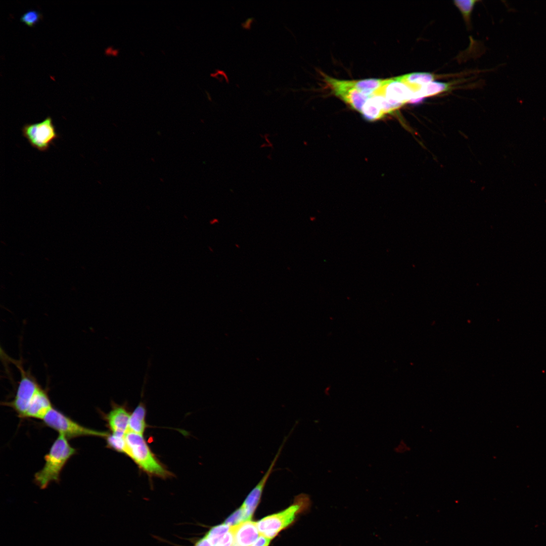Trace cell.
Listing matches in <instances>:
<instances>
[{
    "instance_id": "obj_1",
    "label": "cell",
    "mask_w": 546,
    "mask_h": 546,
    "mask_svg": "<svg viewBox=\"0 0 546 546\" xmlns=\"http://www.w3.org/2000/svg\"><path fill=\"white\" fill-rule=\"evenodd\" d=\"M62 434H59L44 457V464L34 477L35 484L41 489L53 482H59L60 474L68 460L76 453V449Z\"/></svg>"
},
{
    "instance_id": "obj_2",
    "label": "cell",
    "mask_w": 546,
    "mask_h": 546,
    "mask_svg": "<svg viewBox=\"0 0 546 546\" xmlns=\"http://www.w3.org/2000/svg\"><path fill=\"white\" fill-rule=\"evenodd\" d=\"M126 456L150 477L166 479L172 476L152 451L143 435L128 431L125 435Z\"/></svg>"
},
{
    "instance_id": "obj_3",
    "label": "cell",
    "mask_w": 546,
    "mask_h": 546,
    "mask_svg": "<svg viewBox=\"0 0 546 546\" xmlns=\"http://www.w3.org/2000/svg\"><path fill=\"white\" fill-rule=\"evenodd\" d=\"M309 504L310 499L307 495H298L295 498L294 503L287 509L265 517L257 522L260 534L270 539L274 538L280 531L290 525L294 520L296 515Z\"/></svg>"
},
{
    "instance_id": "obj_4",
    "label": "cell",
    "mask_w": 546,
    "mask_h": 546,
    "mask_svg": "<svg viewBox=\"0 0 546 546\" xmlns=\"http://www.w3.org/2000/svg\"><path fill=\"white\" fill-rule=\"evenodd\" d=\"M48 427L63 435L68 439L84 436L104 437L109 433L83 426L53 407L42 420Z\"/></svg>"
},
{
    "instance_id": "obj_5",
    "label": "cell",
    "mask_w": 546,
    "mask_h": 546,
    "mask_svg": "<svg viewBox=\"0 0 546 546\" xmlns=\"http://www.w3.org/2000/svg\"><path fill=\"white\" fill-rule=\"evenodd\" d=\"M13 361L19 370L20 379L14 398L11 401L4 402L3 404L12 408L19 417L24 418L30 403L42 387L30 372L24 369L20 361Z\"/></svg>"
},
{
    "instance_id": "obj_6",
    "label": "cell",
    "mask_w": 546,
    "mask_h": 546,
    "mask_svg": "<svg viewBox=\"0 0 546 546\" xmlns=\"http://www.w3.org/2000/svg\"><path fill=\"white\" fill-rule=\"evenodd\" d=\"M21 131L32 147L43 152L47 151L54 145V141L60 137L50 116L39 122L25 124Z\"/></svg>"
},
{
    "instance_id": "obj_7",
    "label": "cell",
    "mask_w": 546,
    "mask_h": 546,
    "mask_svg": "<svg viewBox=\"0 0 546 546\" xmlns=\"http://www.w3.org/2000/svg\"><path fill=\"white\" fill-rule=\"evenodd\" d=\"M325 81L334 94L350 106L353 109L360 112L363 105L370 96L359 92L356 89L347 85L344 80L324 76Z\"/></svg>"
},
{
    "instance_id": "obj_8",
    "label": "cell",
    "mask_w": 546,
    "mask_h": 546,
    "mask_svg": "<svg viewBox=\"0 0 546 546\" xmlns=\"http://www.w3.org/2000/svg\"><path fill=\"white\" fill-rule=\"evenodd\" d=\"M414 92L406 84L395 78L387 79L384 84L373 95L385 97L398 108L413 98Z\"/></svg>"
},
{
    "instance_id": "obj_9",
    "label": "cell",
    "mask_w": 546,
    "mask_h": 546,
    "mask_svg": "<svg viewBox=\"0 0 546 546\" xmlns=\"http://www.w3.org/2000/svg\"><path fill=\"white\" fill-rule=\"evenodd\" d=\"M111 409L103 417L112 434L124 436L128 430L130 414L125 403L120 405L111 402Z\"/></svg>"
},
{
    "instance_id": "obj_10",
    "label": "cell",
    "mask_w": 546,
    "mask_h": 546,
    "mask_svg": "<svg viewBox=\"0 0 546 546\" xmlns=\"http://www.w3.org/2000/svg\"><path fill=\"white\" fill-rule=\"evenodd\" d=\"M281 450V447L280 448V450L277 453L274 460L272 461L266 472L264 474V476L255 487L249 493L242 505V506L245 512L247 521L250 520L254 511L259 503L263 488L273 470V468L279 456Z\"/></svg>"
},
{
    "instance_id": "obj_11",
    "label": "cell",
    "mask_w": 546,
    "mask_h": 546,
    "mask_svg": "<svg viewBox=\"0 0 546 546\" xmlns=\"http://www.w3.org/2000/svg\"><path fill=\"white\" fill-rule=\"evenodd\" d=\"M231 527L233 533L231 546H251L260 534L257 523L250 520Z\"/></svg>"
},
{
    "instance_id": "obj_12",
    "label": "cell",
    "mask_w": 546,
    "mask_h": 546,
    "mask_svg": "<svg viewBox=\"0 0 546 546\" xmlns=\"http://www.w3.org/2000/svg\"><path fill=\"white\" fill-rule=\"evenodd\" d=\"M53 407L48 391L42 388L33 398L25 413L24 418L42 420Z\"/></svg>"
},
{
    "instance_id": "obj_13",
    "label": "cell",
    "mask_w": 546,
    "mask_h": 546,
    "mask_svg": "<svg viewBox=\"0 0 546 546\" xmlns=\"http://www.w3.org/2000/svg\"><path fill=\"white\" fill-rule=\"evenodd\" d=\"M394 78L407 85L415 93L423 85L433 81L435 76L428 72H414Z\"/></svg>"
},
{
    "instance_id": "obj_14",
    "label": "cell",
    "mask_w": 546,
    "mask_h": 546,
    "mask_svg": "<svg viewBox=\"0 0 546 546\" xmlns=\"http://www.w3.org/2000/svg\"><path fill=\"white\" fill-rule=\"evenodd\" d=\"M146 414L145 404L141 401L130 414L128 431L143 435L147 427Z\"/></svg>"
},
{
    "instance_id": "obj_15",
    "label": "cell",
    "mask_w": 546,
    "mask_h": 546,
    "mask_svg": "<svg viewBox=\"0 0 546 546\" xmlns=\"http://www.w3.org/2000/svg\"><path fill=\"white\" fill-rule=\"evenodd\" d=\"M386 79L370 78L359 80H344L345 84L353 87L359 92L368 96L372 95L375 92L385 83Z\"/></svg>"
},
{
    "instance_id": "obj_16",
    "label": "cell",
    "mask_w": 546,
    "mask_h": 546,
    "mask_svg": "<svg viewBox=\"0 0 546 546\" xmlns=\"http://www.w3.org/2000/svg\"><path fill=\"white\" fill-rule=\"evenodd\" d=\"M360 113L366 120L370 121L380 119L385 115L374 95L370 96L367 99Z\"/></svg>"
},
{
    "instance_id": "obj_17",
    "label": "cell",
    "mask_w": 546,
    "mask_h": 546,
    "mask_svg": "<svg viewBox=\"0 0 546 546\" xmlns=\"http://www.w3.org/2000/svg\"><path fill=\"white\" fill-rule=\"evenodd\" d=\"M451 85L450 83L433 81L421 86L419 90L414 93L412 99H424L447 92L450 89Z\"/></svg>"
},
{
    "instance_id": "obj_18",
    "label": "cell",
    "mask_w": 546,
    "mask_h": 546,
    "mask_svg": "<svg viewBox=\"0 0 546 546\" xmlns=\"http://www.w3.org/2000/svg\"><path fill=\"white\" fill-rule=\"evenodd\" d=\"M231 527L225 524L212 527L205 535L213 546H215L229 531Z\"/></svg>"
},
{
    "instance_id": "obj_19",
    "label": "cell",
    "mask_w": 546,
    "mask_h": 546,
    "mask_svg": "<svg viewBox=\"0 0 546 546\" xmlns=\"http://www.w3.org/2000/svg\"><path fill=\"white\" fill-rule=\"evenodd\" d=\"M124 436L109 433L105 438L107 447L116 451L125 454L126 442Z\"/></svg>"
},
{
    "instance_id": "obj_20",
    "label": "cell",
    "mask_w": 546,
    "mask_h": 546,
    "mask_svg": "<svg viewBox=\"0 0 546 546\" xmlns=\"http://www.w3.org/2000/svg\"><path fill=\"white\" fill-rule=\"evenodd\" d=\"M477 2L476 0H457L453 3L461 12L466 21L469 22L471 13Z\"/></svg>"
},
{
    "instance_id": "obj_21",
    "label": "cell",
    "mask_w": 546,
    "mask_h": 546,
    "mask_svg": "<svg viewBox=\"0 0 546 546\" xmlns=\"http://www.w3.org/2000/svg\"><path fill=\"white\" fill-rule=\"evenodd\" d=\"M42 18V14L35 10H29L20 17V21L29 27H33Z\"/></svg>"
},
{
    "instance_id": "obj_22",
    "label": "cell",
    "mask_w": 546,
    "mask_h": 546,
    "mask_svg": "<svg viewBox=\"0 0 546 546\" xmlns=\"http://www.w3.org/2000/svg\"><path fill=\"white\" fill-rule=\"evenodd\" d=\"M246 521L245 512L241 506L225 520L224 524L232 527Z\"/></svg>"
},
{
    "instance_id": "obj_23",
    "label": "cell",
    "mask_w": 546,
    "mask_h": 546,
    "mask_svg": "<svg viewBox=\"0 0 546 546\" xmlns=\"http://www.w3.org/2000/svg\"><path fill=\"white\" fill-rule=\"evenodd\" d=\"M233 541V533L231 527L224 537L215 546H231Z\"/></svg>"
},
{
    "instance_id": "obj_24",
    "label": "cell",
    "mask_w": 546,
    "mask_h": 546,
    "mask_svg": "<svg viewBox=\"0 0 546 546\" xmlns=\"http://www.w3.org/2000/svg\"><path fill=\"white\" fill-rule=\"evenodd\" d=\"M270 539L261 535L251 546H268Z\"/></svg>"
},
{
    "instance_id": "obj_25",
    "label": "cell",
    "mask_w": 546,
    "mask_h": 546,
    "mask_svg": "<svg viewBox=\"0 0 546 546\" xmlns=\"http://www.w3.org/2000/svg\"><path fill=\"white\" fill-rule=\"evenodd\" d=\"M194 546H213L208 539L205 536L203 538L200 539L195 544Z\"/></svg>"
}]
</instances>
